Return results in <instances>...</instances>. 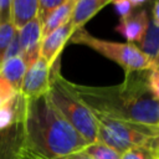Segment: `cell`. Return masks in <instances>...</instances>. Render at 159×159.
<instances>
[{
    "mask_svg": "<svg viewBox=\"0 0 159 159\" xmlns=\"http://www.w3.org/2000/svg\"><path fill=\"white\" fill-rule=\"evenodd\" d=\"M52 67L40 56L26 70L19 93L25 99L36 98L47 94L51 83Z\"/></svg>",
    "mask_w": 159,
    "mask_h": 159,
    "instance_id": "obj_7",
    "label": "cell"
},
{
    "mask_svg": "<svg viewBox=\"0 0 159 159\" xmlns=\"http://www.w3.org/2000/svg\"><path fill=\"white\" fill-rule=\"evenodd\" d=\"M19 42L21 48V56L29 67L40 57V48L43 40L42 36V21L37 16L24 26L20 31H17Z\"/></svg>",
    "mask_w": 159,
    "mask_h": 159,
    "instance_id": "obj_8",
    "label": "cell"
},
{
    "mask_svg": "<svg viewBox=\"0 0 159 159\" xmlns=\"http://www.w3.org/2000/svg\"><path fill=\"white\" fill-rule=\"evenodd\" d=\"M116 11L120 16V19L128 17L130 14H133V10H138L142 6H144L145 1H138V0H117L112 1Z\"/></svg>",
    "mask_w": 159,
    "mask_h": 159,
    "instance_id": "obj_17",
    "label": "cell"
},
{
    "mask_svg": "<svg viewBox=\"0 0 159 159\" xmlns=\"http://www.w3.org/2000/svg\"><path fill=\"white\" fill-rule=\"evenodd\" d=\"M83 150L93 159H120L122 158V154L119 152L98 140L96 143L88 144Z\"/></svg>",
    "mask_w": 159,
    "mask_h": 159,
    "instance_id": "obj_16",
    "label": "cell"
},
{
    "mask_svg": "<svg viewBox=\"0 0 159 159\" xmlns=\"http://www.w3.org/2000/svg\"><path fill=\"white\" fill-rule=\"evenodd\" d=\"M60 61L52 67L50 89L47 97L53 107L62 114V117L75 128V130L83 137L88 143L98 140L97 123L93 113L86 107L67 87V80L60 71Z\"/></svg>",
    "mask_w": 159,
    "mask_h": 159,
    "instance_id": "obj_3",
    "label": "cell"
},
{
    "mask_svg": "<svg viewBox=\"0 0 159 159\" xmlns=\"http://www.w3.org/2000/svg\"><path fill=\"white\" fill-rule=\"evenodd\" d=\"M149 16L147 9H138V11L130 14L125 19H120L119 25L116 30L129 42V43H139L144 37L148 25Z\"/></svg>",
    "mask_w": 159,
    "mask_h": 159,
    "instance_id": "obj_10",
    "label": "cell"
},
{
    "mask_svg": "<svg viewBox=\"0 0 159 159\" xmlns=\"http://www.w3.org/2000/svg\"><path fill=\"white\" fill-rule=\"evenodd\" d=\"M11 0H0V24L10 21Z\"/></svg>",
    "mask_w": 159,
    "mask_h": 159,
    "instance_id": "obj_24",
    "label": "cell"
},
{
    "mask_svg": "<svg viewBox=\"0 0 159 159\" xmlns=\"http://www.w3.org/2000/svg\"><path fill=\"white\" fill-rule=\"evenodd\" d=\"M65 0H39V17L43 22L46 21V19L58 7L62 5Z\"/></svg>",
    "mask_w": 159,
    "mask_h": 159,
    "instance_id": "obj_19",
    "label": "cell"
},
{
    "mask_svg": "<svg viewBox=\"0 0 159 159\" xmlns=\"http://www.w3.org/2000/svg\"><path fill=\"white\" fill-rule=\"evenodd\" d=\"M137 46L154 62V65L157 63L159 58V26L152 19L149 20V25L144 37Z\"/></svg>",
    "mask_w": 159,
    "mask_h": 159,
    "instance_id": "obj_15",
    "label": "cell"
},
{
    "mask_svg": "<svg viewBox=\"0 0 159 159\" xmlns=\"http://www.w3.org/2000/svg\"><path fill=\"white\" fill-rule=\"evenodd\" d=\"M57 159H93V158L89 157L84 150H80V152H75V153L67 154L65 157H60Z\"/></svg>",
    "mask_w": 159,
    "mask_h": 159,
    "instance_id": "obj_26",
    "label": "cell"
},
{
    "mask_svg": "<svg viewBox=\"0 0 159 159\" xmlns=\"http://www.w3.org/2000/svg\"><path fill=\"white\" fill-rule=\"evenodd\" d=\"M108 4H112V1L111 0H76L72 16L70 20L75 32L83 29V26Z\"/></svg>",
    "mask_w": 159,
    "mask_h": 159,
    "instance_id": "obj_11",
    "label": "cell"
},
{
    "mask_svg": "<svg viewBox=\"0 0 159 159\" xmlns=\"http://www.w3.org/2000/svg\"><path fill=\"white\" fill-rule=\"evenodd\" d=\"M120 159H154L150 149L147 145L132 148L122 154Z\"/></svg>",
    "mask_w": 159,
    "mask_h": 159,
    "instance_id": "obj_20",
    "label": "cell"
},
{
    "mask_svg": "<svg viewBox=\"0 0 159 159\" xmlns=\"http://www.w3.org/2000/svg\"><path fill=\"white\" fill-rule=\"evenodd\" d=\"M16 34H17V31L12 26L11 21H5V22L0 24V52H1V55L9 47V45L14 40V37L16 36Z\"/></svg>",
    "mask_w": 159,
    "mask_h": 159,
    "instance_id": "obj_18",
    "label": "cell"
},
{
    "mask_svg": "<svg viewBox=\"0 0 159 159\" xmlns=\"http://www.w3.org/2000/svg\"><path fill=\"white\" fill-rule=\"evenodd\" d=\"M158 124H159V117H158Z\"/></svg>",
    "mask_w": 159,
    "mask_h": 159,
    "instance_id": "obj_31",
    "label": "cell"
},
{
    "mask_svg": "<svg viewBox=\"0 0 159 159\" xmlns=\"http://www.w3.org/2000/svg\"><path fill=\"white\" fill-rule=\"evenodd\" d=\"M25 137L27 150L46 159H57L88 145L53 107L47 94L26 99Z\"/></svg>",
    "mask_w": 159,
    "mask_h": 159,
    "instance_id": "obj_2",
    "label": "cell"
},
{
    "mask_svg": "<svg viewBox=\"0 0 159 159\" xmlns=\"http://www.w3.org/2000/svg\"><path fill=\"white\" fill-rule=\"evenodd\" d=\"M149 72L125 73L122 83L104 87L78 84L67 80V87L93 113L117 120L159 127V101L149 89Z\"/></svg>",
    "mask_w": 159,
    "mask_h": 159,
    "instance_id": "obj_1",
    "label": "cell"
},
{
    "mask_svg": "<svg viewBox=\"0 0 159 159\" xmlns=\"http://www.w3.org/2000/svg\"><path fill=\"white\" fill-rule=\"evenodd\" d=\"M155 70L159 71V58H158V61H157V63H155Z\"/></svg>",
    "mask_w": 159,
    "mask_h": 159,
    "instance_id": "obj_29",
    "label": "cell"
},
{
    "mask_svg": "<svg viewBox=\"0 0 159 159\" xmlns=\"http://www.w3.org/2000/svg\"><path fill=\"white\" fill-rule=\"evenodd\" d=\"M75 34V30L72 27L71 21L62 25L61 27L56 29L51 34H48L46 37H43L41 48H40V56L51 66L60 61L62 50L65 48L66 43L70 42V39Z\"/></svg>",
    "mask_w": 159,
    "mask_h": 159,
    "instance_id": "obj_9",
    "label": "cell"
},
{
    "mask_svg": "<svg viewBox=\"0 0 159 159\" xmlns=\"http://www.w3.org/2000/svg\"><path fill=\"white\" fill-rule=\"evenodd\" d=\"M152 20L159 26V0L153 4V7H152Z\"/></svg>",
    "mask_w": 159,
    "mask_h": 159,
    "instance_id": "obj_27",
    "label": "cell"
},
{
    "mask_svg": "<svg viewBox=\"0 0 159 159\" xmlns=\"http://www.w3.org/2000/svg\"><path fill=\"white\" fill-rule=\"evenodd\" d=\"M148 86H149L152 94L155 97L157 101H159V71L158 70H153L149 72Z\"/></svg>",
    "mask_w": 159,
    "mask_h": 159,
    "instance_id": "obj_23",
    "label": "cell"
},
{
    "mask_svg": "<svg viewBox=\"0 0 159 159\" xmlns=\"http://www.w3.org/2000/svg\"><path fill=\"white\" fill-rule=\"evenodd\" d=\"M93 116L97 123L98 142L112 147L120 154L132 148L147 145L152 138L159 135V127L117 120L98 113Z\"/></svg>",
    "mask_w": 159,
    "mask_h": 159,
    "instance_id": "obj_6",
    "label": "cell"
},
{
    "mask_svg": "<svg viewBox=\"0 0 159 159\" xmlns=\"http://www.w3.org/2000/svg\"><path fill=\"white\" fill-rule=\"evenodd\" d=\"M76 0H65L61 6H58L43 22L42 25V36L46 37L48 34L67 24L71 20L73 6Z\"/></svg>",
    "mask_w": 159,
    "mask_h": 159,
    "instance_id": "obj_14",
    "label": "cell"
},
{
    "mask_svg": "<svg viewBox=\"0 0 159 159\" xmlns=\"http://www.w3.org/2000/svg\"><path fill=\"white\" fill-rule=\"evenodd\" d=\"M27 66L22 56L11 57L1 61L0 63V77H2L16 92L20 91Z\"/></svg>",
    "mask_w": 159,
    "mask_h": 159,
    "instance_id": "obj_13",
    "label": "cell"
},
{
    "mask_svg": "<svg viewBox=\"0 0 159 159\" xmlns=\"http://www.w3.org/2000/svg\"><path fill=\"white\" fill-rule=\"evenodd\" d=\"M147 147L150 149V152H152L154 159H159V135L152 138V139L148 142Z\"/></svg>",
    "mask_w": 159,
    "mask_h": 159,
    "instance_id": "obj_25",
    "label": "cell"
},
{
    "mask_svg": "<svg viewBox=\"0 0 159 159\" xmlns=\"http://www.w3.org/2000/svg\"><path fill=\"white\" fill-rule=\"evenodd\" d=\"M19 92H16L2 77H0V106L9 102L11 98H14Z\"/></svg>",
    "mask_w": 159,
    "mask_h": 159,
    "instance_id": "obj_21",
    "label": "cell"
},
{
    "mask_svg": "<svg viewBox=\"0 0 159 159\" xmlns=\"http://www.w3.org/2000/svg\"><path fill=\"white\" fill-rule=\"evenodd\" d=\"M25 103L17 93L0 106V159H31L25 137Z\"/></svg>",
    "mask_w": 159,
    "mask_h": 159,
    "instance_id": "obj_5",
    "label": "cell"
},
{
    "mask_svg": "<svg viewBox=\"0 0 159 159\" xmlns=\"http://www.w3.org/2000/svg\"><path fill=\"white\" fill-rule=\"evenodd\" d=\"M16 56H21V48H20V42H19V35L17 34L14 37V40L11 41V43L9 45V47L4 51L1 61L11 58V57H16Z\"/></svg>",
    "mask_w": 159,
    "mask_h": 159,
    "instance_id": "obj_22",
    "label": "cell"
},
{
    "mask_svg": "<svg viewBox=\"0 0 159 159\" xmlns=\"http://www.w3.org/2000/svg\"><path fill=\"white\" fill-rule=\"evenodd\" d=\"M1 57H2V55H1V52H0V63H1Z\"/></svg>",
    "mask_w": 159,
    "mask_h": 159,
    "instance_id": "obj_30",
    "label": "cell"
},
{
    "mask_svg": "<svg viewBox=\"0 0 159 159\" xmlns=\"http://www.w3.org/2000/svg\"><path fill=\"white\" fill-rule=\"evenodd\" d=\"M39 14V0H11L10 21L16 31L31 22Z\"/></svg>",
    "mask_w": 159,
    "mask_h": 159,
    "instance_id": "obj_12",
    "label": "cell"
},
{
    "mask_svg": "<svg viewBox=\"0 0 159 159\" xmlns=\"http://www.w3.org/2000/svg\"><path fill=\"white\" fill-rule=\"evenodd\" d=\"M29 158H31V159H46V158H42V157H40V155L32 154V153H30V152H29Z\"/></svg>",
    "mask_w": 159,
    "mask_h": 159,
    "instance_id": "obj_28",
    "label": "cell"
},
{
    "mask_svg": "<svg viewBox=\"0 0 159 159\" xmlns=\"http://www.w3.org/2000/svg\"><path fill=\"white\" fill-rule=\"evenodd\" d=\"M70 42L75 45H83L94 50L96 52L119 65L124 70V73L155 70L154 62L134 43L113 42L98 39L84 29L76 31L70 39Z\"/></svg>",
    "mask_w": 159,
    "mask_h": 159,
    "instance_id": "obj_4",
    "label": "cell"
}]
</instances>
